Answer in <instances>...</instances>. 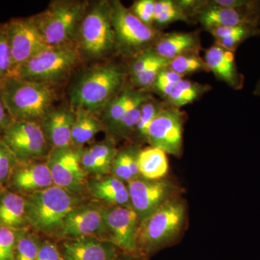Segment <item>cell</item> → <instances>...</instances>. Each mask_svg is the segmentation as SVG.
<instances>
[{"mask_svg":"<svg viewBox=\"0 0 260 260\" xmlns=\"http://www.w3.org/2000/svg\"><path fill=\"white\" fill-rule=\"evenodd\" d=\"M82 150L73 147L51 149L46 159L54 185L80 195L87 191L88 180L80 164Z\"/></svg>","mask_w":260,"mask_h":260,"instance_id":"obj_11","label":"cell"},{"mask_svg":"<svg viewBox=\"0 0 260 260\" xmlns=\"http://www.w3.org/2000/svg\"><path fill=\"white\" fill-rule=\"evenodd\" d=\"M73 130L72 147L82 149V146L93 139L104 129L102 121L97 117L95 112L83 109H77Z\"/></svg>","mask_w":260,"mask_h":260,"instance_id":"obj_27","label":"cell"},{"mask_svg":"<svg viewBox=\"0 0 260 260\" xmlns=\"http://www.w3.org/2000/svg\"><path fill=\"white\" fill-rule=\"evenodd\" d=\"M13 121L11 116H10L9 113L5 107L4 103L0 97V135L3 133V130L6 127L8 124Z\"/></svg>","mask_w":260,"mask_h":260,"instance_id":"obj_44","label":"cell"},{"mask_svg":"<svg viewBox=\"0 0 260 260\" xmlns=\"http://www.w3.org/2000/svg\"><path fill=\"white\" fill-rule=\"evenodd\" d=\"M118 150L116 141L109 138L82 150L80 164L88 176L102 177L110 175L113 162Z\"/></svg>","mask_w":260,"mask_h":260,"instance_id":"obj_21","label":"cell"},{"mask_svg":"<svg viewBox=\"0 0 260 260\" xmlns=\"http://www.w3.org/2000/svg\"><path fill=\"white\" fill-rule=\"evenodd\" d=\"M133 88H123L103 109L102 122L109 138H113L126 112Z\"/></svg>","mask_w":260,"mask_h":260,"instance_id":"obj_31","label":"cell"},{"mask_svg":"<svg viewBox=\"0 0 260 260\" xmlns=\"http://www.w3.org/2000/svg\"><path fill=\"white\" fill-rule=\"evenodd\" d=\"M193 19L194 22L201 24L207 31L220 27L260 22L259 16L253 8V0H250L248 5L233 9L209 6L204 0L203 6L195 13Z\"/></svg>","mask_w":260,"mask_h":260,"instance_id":"obj_17","label":"cell"},{"mask_svg":"<svg viewBox=\"0 0 260 260\" xmlns=\"http://www.w3.org/2000/svg\"><path fill=\"white\" fill-rule=\"evenodd\" d=\"M37 260H63L57 243L49 238L42 239Z\"/></svg>","mask_w":260,"mask_h":260,"instance_id":"obj_42","label":"cell"},{"mask_svg":"<svg viewBox=\"0 0 260 260\" xmlns=\"http://www.w3.org/2000/svg\"><path fill=\"white\" fill-rule=\"evenodd\" d=\"M63 260H114L121 251L112 243L95 236L60 240Z\"/></svg>","mask_w":260,"mask_h":260,"instance_id":"obj_18","label":"cell"},{"mask_svg":"<svg viewBox=\"0 0 260 260\" xmlns=\"http://www.w3.org/2000/svg\"><path fill=\"white\" fill-rule=\"evenodd\" d=\"M253 8L260 18V0H253Z\"/></svg>","mask_w":260,"mask_h":260,"instance_id":"obj_46","label":"cell"},{"mask_svg":"<svg viewBox=\"0 0 260 260\" xmlns=\"http://www.w3.org/2000/svg\"><path fill=\"white\" fill-rule=\"evenodd\" d=\"M253 93H254V95H256V96H260V78L256 84L255 88L254 89Z\"/></svg>","mask_w":260,"mask_h":260,"instance_id":"obj_47","label":"cell"},{"mask_svg":"<svg viewBox=\"0 0 260 260\" xmlns=\"http://www.w3.org/2000/svg\"><path fill=\"white\" fill-rule=\"evenodd\" d=\"M114 260H148L140 254H128L121 251Z\"/></svg>","mask_w":260,"mask_h":260,"instance_id":"obj_45","label":"cell"},{"mask_svg":"<svg viewBox=\"0 0 260 260\" xmlns=\"http://www.w3.org/2000/svg\"><path fill=\"white\" fill-rule=\"evenodd\" d=\"M152 97L153 95L150 92L133 89L126 112L112 139L116 141V140L129 139L133 137L139 121L143 104Z\"/></svg>","mask_w":260,"mask_h":260,"instance_id":"obj_26","label":"cell"},{"mask_svg":"<svg viewBox=\"0 0 260 260\" xmlns=\"http://www.w3.org/2000/svg\"><path fill=\"white\" fill-rule=\"evenodd\" d=\"M169 68L184 78L194 73L209 72L200 52L189 53L177 56L170 61Z\"/></svg>","mask_w":260,"mask_h":260,"instance_id":"obj_35","label":"cell"},{"mask_svg":"<svg viewBox=\"0 0 260 260\" xmlns=\"http://www.w3.org/2000/svg\"><path fill=\"white\" fill-rule=\"evenodd\" d=\"M14 77L17 70L39 53L51 48L46 42L32 18H16L5 23Z\"/></svg>","mask_w":260,"mask_h":260,"instance_id":"obj_12","label":"cell"},{"mask_svg":"<svg viewBox=\"0 0 260 260\" xmlns=\"http://www.w3.org/2000/svg\"><path fill=\"white\" fill-rule=\"evenodd\" d=\"M162 59L164 58L160 57L153 49H149L136 56L129 68L130 80L139 76L152 65L155 64Z\"/></svg>","mask_w":260,"mask_h":260,"instance_id":"obj_39","label":"cell"},{"mask_svg":"<svg viewBox=\"0 0 260 260\" xmlns=\"http://www.w3.org/2000/svg\"><path fill=\"white\" fill-rule=\"evenodd\" d=\"M184 78V77L171 70L169 66L166 67L160 70L150 90L156 93L161 100L166 102L176 85Z\"/></svg>","mask_w":260,"mask_h":260,"instance_id":"obj_37","label":"cell"},{"mask_svg":"<svg viewBox=\"0 0 260 260\" xmlns=\"http://www.w3.org/2000/svg\"><path fill=\"white\" fill-rule=\"evenodd\" d=\"M127 186L130 205L138 215L140 223L175 197V186L165 178L150 180L139 177L128 182Z\"/></svg>","mask_w":260,"mask_h":260,"instance_id":"obj_14","label":"cell"},{"mask_svg":"<svg viewBox=\"0 0 260 260\" xmlns=\"http://www.w3.org/2000/svg\"><path fill=\"white\" fill-rule=\"evenodd\" d=\"M204 60L208 71L213 73L217 80L234 90L244 88L245 78L238 68L235 53L214 44L205 49Z\"/></svg>","mask_w":260,"mask_h":260,"instance_id":"obj_19","label":"cell"},{"mask_svg":"<svg viewBox=\"0 0 260 260\" xmlns=\"http://www.w3.org/2000/svg\"><path fill=\"white\" fill-rule=\"evenodd\" d=\"M186 207L174 197L140 224L137 239L138 254L149 259L177 239L185 221Z\"/></svg>","mask_w":260,"mask_h":260,"instance_id":"obj_3","label":"cell"},{"mask_svg":"<svg viewBox=\"0 0 260 260\" xmlns=\"http://www.w3.org/2000/svg\"><path fill=\"white\" fill-rule=\"evenodd\" d=\"M125 71L119 65H99L85 72L72 90L75 109L95 112L119 93L125 82Z\"/></svg>","mask_w":260,"mask_h":260,"instance_id":"obj_4","label":"cell"},{"mask_svg":"<svg viewBox=\"0 0 260 260\" xmlns=\"http://www.w3.org/2000/svg\"><path fill=\"white\" fill-rule=\"evenodd\" d=\"M212 90L208 84L182 79L176 85L166 103L169 107L181 109L186 105L199 100L205 93Z\"/></svg>","mask_w":260,"mask_h":260,"instance_id":"obj_29","label":"cell"},{"mask_svg":"<svg viewBox=\"0 0 260 260\" xmlns=\"http://www.w3.org/2000/svg\"><path fill=\"white\" fill-rule=\"evenodd\" d=\"M208 32L215 38V44L235 53L246 40L260 36V22L220 27L211 29Z\"/></svg>","mask_w":260,"mask_h":260,"instance_id":"obj_25","label":"cell"},{"mask_svg":"<svg viewBox=\"0 0 260 260\" xmlns=\"http://www.w3.org/2000/svg\"><path fill=\"white\" fill-rule=\"evenodd\" d=\"M136 145L118 150L113 162L111 175L127 184L130 181L140 177L138 155L140 151Z\"/></svg>","mask_w":260,"mask_h":260,"instance_id":"obj_30","label":"cell"},{"mask_svg":"<svg viewBox=\"0 0 260 260\" xmlns=\"http://www.w3.org/2000/svg\"><path fill=\"white\" fill-rule=\"evenodd\" d=\"M30 229L55 239L64 218L75 207L87 200L83 195L70 192L55 185L25 196Z\"/></svg>","mask_w":260,"mask_h":260,"instance_id":"obj_1","label":"cell"},{"mask_svg":"<svg viewBox=\"0 0 260 260\" xmlns=\"http://www.w3.org/2000/svg\"><path fill=\"white\" fill-rule=\"evenodd\" d=\"M193 23L189 15L178 4L177 0H155L154 26L160 30L175 22Z\"/></svg>","mask_w":260,"mask_h":260,"instance_id":"obj_32","label":"cell"},{"mask_svg":"<svg viewBox=\"0 0 260 260\" xmlns=\"http://www.w3.org/2000/svg\"><path fill=\"white\" fill-rule=\"evenodd\" d=\"M41 238L31 229L19 231L13 260H37Z\"/></svg>","mask_w":260,"mask_h":260,"instance_id":"obj_34","label":"cell"},{"mask_svg":"<svg viewBox=\"0 0 260 260\" xmlns=\"http://www.w3.org/2000/svg\"><path fill=\"white\" fill-rule=\"evenodd\" d=\"M186 112L167 106L154 119L148 132L147 143L166 153L179 157L183 149V126Z\"/></svg>","mask_w":260,"mask_h":260,"instance_id":"obj_13","label":"cell"},{"mask_svg":"<svg viewBox=\"0 0 260 260\" xmlns=\"http://www.w3.org/2000/svg\"><path fill=\"white\" fill-rule=\"evenodd\" d=\"M1 138L18 161L47 159L51 150L39 121H12Z\"/></svg>","mask_w":260,"mask_h":260,"instance_id":"obj_9","label":"cell"},{"mask_svg":"<svg viewBox=\"0 0 260 260\" xmlns=\"http://www.w3.org/2000/svg\"><path fill=\"white\" fill-rule=\"evenodd\" d=\"M155 0H138L129 8L135 16L148 26H154V10Z\"/></svg>","mask_w":260,"mask_h":260,"instance_id":"obj_41","label":"cell"},{"mask_svg":"<svg viewBox=\"0 0 260 260\" xmlns=\"http://www.w3.org/2000/svg\"><path fill=\"white\" fill-rule=\"evenodd\" d=\"M0 97L13 121H41L52 110L56 94L52 86L13 78L0 87Z\"/></svg>","mask_w":260,"mask_h":260,"instance_id":"obj_2","label":"cell"},{"mask_svg":"<svg viewBox=\"0 0 260 260\" xmlns=\"http://www.w3.org/2000/svg\"><path fill=\"white\" fill-rule=\"evenodd\" d=\"M0 225L15 230L30 229L25 197L5 186L0 188Z\"/></svg>","mask_w":260,"mask_h":260,"instance_id":"obj_24","label":"cell"},{"mask_svg":"<svg viewBox=\"0 0 260 260\" xmlns=\"http://www.w3.org/2000/svg\"><path fill=\"white\" fill-rule=\"evenodd\" d=\"M167 106V103L164 101L158 100L153 96L147 101L142 108L139 121L137 124L133 137L138 141L147 143L148 132L150 124Z\"/></svg>","mask_w":260,"mask_h":260,"instance_id":"obj_33","label":"cell"},{"mask_svg":"<svg viewBox=\"0 0 260 260\" xmlns=\"http://www.w3.org/2000/svg\"><path fill=\"white\" fill-rule=\"evenodd\" d=\"M111 8L116 50L122 55L135 58L153 49L162 34L160 30L145 25L120 1L111 2Z\"/></svg>","mask_w":260,"mask_h":260,"instance_id":"obj_6","label":"cell"},{"mask_svg":"<svg viewBox=\"0 0 260 260\" xmlns=\"http://www.w3.org/2000/svg\"><path fill=\"white\" fill-rule=\"evenodd\" d=\"M87 192L107 207L130 205L127 184L111 174L88 179Z\"/></svg>","mask_w":260,"mask_h":260,"instance_id":"obj_23","label":"cell"},{"mask_svg":"<svg viewBox=\"0 0 260 260\" xmlns=\"http://www.w3.org/2000/svg\"><path fill=\"white\" fill-rule=\"evenodd\" d=\"M18 162V159L5 144L0 135V188L6 185L10 174Z\"/></svg>","mask_w":260,"mask_h":260,"instance_id":"obj_38","label":"cell"},{"mask_svg":"<svg viewBox=\"0 0 260 260\" xmlns=\"http://www.w3.org/2000/svg\"><path fill=\"white\" fill-rule=\"evenodd\" d=\"M86 8L87 4L83 2L56 1L31 18L50 47H69L78 38Z\"/></svg>","mask_w":260,"mask_h":260,"instance_id":"obj_5","label":"cell"},{"mask_svg":"<svg viewBox=\"0 0 260 260\" xmlns=\"http://www.w3.org/2000/svg\"><path fill=\"white\" fill-rule=\"evenodd\" d=\"M14 78L13 57L8 42L5 23L0 25V87Z\"/></svg>","mask_w":260,"mask_h":260,"instance_id":"obj_36","label":"cell"},{"mask_svg":"<svg viewBox=\"0 0 260 260\" xmlns=\"http://www.w3.org/2000/svg\"><path fill=\"white\" fill-rule=\"evenodd\" d=\"M75 113L67 108L52 109L40 124L51 149L72 147Z\"/></svg>","mask_w":260,"mask_h":260,"instance_id":"obj_20","label":"cell"},{"mask_svg":"<svg viewBox=\"0 0 260 260\" xmlns=\"http://www.w3.org/2000/svg\"><path fill=\"white\" fill-rule=\"evenodd\" d=\"M249 3L250 0H206L207 5L209 6L226 9L240 8L249 4Z\"/></svg>","mask_w":260,"mask_h":260,"instance_id":"obj_43","label":"cell"},{"mask_svg":"<svg viewBox=\"0 0 260 260\" xmlns=\"http://www.w3.org/2000/svg\"><path fill=\"white\" fill-rule=\"evenodd\" d=\"M19 231L0 225V260H13Z\"/></svg>","mask_w":260,"mask_h":260,"instance_id":"obj_40","label":"cell"},{"mask_svg":"<svg viewBox=\"0 0 260 260\" xmlns=\"http://www.w3.org/2000/svg\"><path fill=\"white\" fill-rule=\"evenodd\" d=\"M107 206L98 202H85L64 218L55 239H76L95 236L99 237L103 230Z\"/></svg>","mask_w":260,"mask_h":260,"instance_id":"obj_15","label":"cell"},{"mask_svg":"<svg viewBox=\"0 0 260 260\" xmlns=\"http://www.w3.org/2000/svg\"><path fill=\"white\" fill-rule=\"evenodd\" d=\"M140 220L131 205L107 207L104 228L99 238L112 243L122 252L138 254Z\"/></svg>","mask_w":260,"mask_h":260,"instance_id":"obj_10","label":"cell"},{"mask_svg":"<svg viewBox=\"0 0 260 260\" xmlns=\"http://www.w3.org/2000/svg\"><path fill=\"white\" fill-rule=\"evenodd\" d=\"M201 49L198 31L162 32L153 47L160 57L169 61L183 54L200 52Z\"/></svg>","mask_w":260,"mask_h":260,"instance_id":"obj_22","label":"cell"},{"mask_svg":"<svg viewBox=\"0 0 260 260\" xmlns=\"http://www.w3.org/2000/svg\"><path fill=\"white\" fill-rule=\"evenodd\" d=\"M80 61L79 51L74 46L49 48L21 65L14 78L52 86L69 75Z\"/></svg>","mask_w":260,"mask_h":260,"instance_id":"obj_7","label":"cell"},{"mask_svg":"<svg viewBox=\"0 0 260 260\" xmlns=\"http://www.w3.org/2000/svg\"><path fill=\"white\" fill-rule=\"evenodd\" d=\"M54 185L47 160L18 161L5 187L23 196Z\"/></svg>","mask_w":260,"mask_h":260,"instance_id":"obj_16","label":"cell"},{"mask_svg":"<svg viewBox=\"0 0 260 260\" xmlns=\"http://www.w3.org/2000/svg\"><path fill=\"white\" fill-rule=\"evenodd\" d=\"M138 166L140 177L150 180L164 179L169 169L167 153L151 146L141 149L138 155Z\"/></svg>","mask_w":260,"mask_h":260,"instance_id":"obj_28","label":"cell"},{"mask_svg":"<svg viewBox=\"0 0 260 260\" xmlns=\"http://www.w3.org/2000/svg\"><path fill=\"white\" fill-rule=\"evenodd\" d=\"M78 38L82 49L91 57H102L116 49L111 3L100 2L87 10Z\"/></svg>","mask_w":260,"mask_h":260,"instance_id":"obj_8","label":"cell"}]
</instances>
